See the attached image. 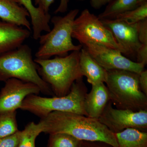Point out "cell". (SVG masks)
<instances>
[{
    "label": "cell",
    "instance_id": "cell-1",
    "mask_svg": "<svg viewBox=\"0 0 147 147\" xmlns=\"http://www.w3.org/2000/svg\"><path fill=\"white\" fill-rule=\"evenodd\" d=\"M38 123L42 132L65 133L81 141L100 142L118 147L115 134L98 119L68 112L55 111L41 118Z\"/></svg>",
    "mask_w": 147,
    "mask_h": 147
},
{
    "label": "cell",
    "instance_id": "cell-2",
    "mask_svg": "<svg viewBox=\"0 0 147 147\" xmlns=\"http://www.w3.org/2000/svg\"><path fill=\"white\" fill-rule=\"evenodd\" d=\"M80 52L72 51L67 56L52 59H34L38 65V74L50 86L55 96L68 94L74 83L83 77L79 65Z\"/></svg>",
    "mask_w": 147,
    "mask_h": 147
},
{
    "label": "cell",
    "instance_id": "cell-3",
    "mask_svg": "<svg viewBox=\"0 0 147 147\" xmlns=\"http://www.w3.org/2000/svg\"><path fill=\"white\" fill-rule=\"evenodd\" d=\"M87 91V88L82 77L74 83L68 94L52 97L31 94L24 99L20 109L30 112L41 119L55 111L76 113L87 116L84 102Z\"/></svg>",
    "mask_w": 147,
    "mask_h": 147
},
{
    "label": "cell",
    "instance_id": "cell-4",
    "mask_svg": "<svg viewBox=\"0 0 147 147\" xmlns=\"http://www.w3.org/2000/svg\"><path fill=\"white\" fill-rule=\"evenodd\" d=\"M38 65L33 59L32 50L26 44L0 55V82L17 79L33 83L39 87L40 92L54 95L51 88L38 72Z\"/></svg>",
    "mask_w": 147,
    "mask_h": 147
},
{
    "label": "cell",
    "instance_id": "cell-5",
    "mask_svg": "<svg viewBox=\"0 0 147 147\" xmlns=\"http://www.w3.org/2000/svg\"><path fill=\"white\" fill-rule=\"evenodd\" d=\"M105 84L110 100L116 108L134 112L147 110V95L139 85V74L121 70H109Z\"/></svg>",
    "mask_w": 147,
    "mask_h": 147
},
{
    "label": "cell",
    "instance_id": "cell-6",
    "mask_svg": "<svg viewBox=\"0 0 147 147\" xmlns=\"http://www.w3.org/2000/svg\"><path fill=\"white\" fill-rule=\"evenodd\" d=\"M79 12L72 9L64 16H55L51 18L53 28L40 37V46L35 54L37 59H48L54 56L64 57L69 52L80 51L83 46L76 45L72 41L74 22Z\"/></svg>",
    "mask_w": 147,
    "mask_h": 147
},
{
    "label": "cell",
    "instance_id": "cell-7",
    "mask_svg": "<svg viewBox=\"0 0 147 147\" xmlns=\"http://www.w3.org/2000/svg\"><path fill=\"white\" fill-rule=\"evenodd\" d=\"M71 37L82 45L94 42L118 50L123 54L111 30L88 9L82 11L74 22Z\"/></svg>",
    "mask_w": 147,
    "mask_h": 147
},
{
    "label": "cell",
    "instance_id": "cell-8",
    "mask_svg": "<svg viewBox=\"0 0 147 147\" xmlns=\"http://www.w3.org/2000/svg\"><path fill=\"white\" fill-rule=\"evenodd\" d=\"M109 100L98 119L109 129L117 133L129 128L145 131L147 129V110L134 112L114 108Z\"/></svg>",
    "mask_w": 147,
    "mask_h": 147
},
{
    "label": "cell",
    "instance_id": "cell-9",
    "mask_svg": "<svg viewBox=\"0 0 147 147\" xmlns=\"http://www.w3.org/2000/svg\"><path fill=\"white\" fill-rule=\"evenodd\" d=\"M82 46L107 71L125 70L139 74L144 70V64L131 61L118 50L94 42L86 43Z\"/></svg>",
    "mask_w": 147,
    "mask_h": 147
},
{
    "label": "cell",
    "instance_id": "cell-10",
    "mask_svg": "<svg viewBox=\"0 0 147 147\" xmlns=\"http://www.w3.org/2000/svg\"><path fill=\"white\" fill-rule=\"evenodd\" d=\"M40 92L39 87L34 84L14 78L8 79L0 92V114L16 111L27 96Z\"/></svg>",
    "mask_w": 147,
    "mask_h": 147
},
{
    "label": "cell",
    "instance_id": "cell-11",
    "mask_svg": "<svg viewBox=\"0 0 147 147\" xmlns=\"http://www.w3.org/2000/svg\"><path fill=\"white\" fill-rule=\"evenodd\" d=\"M102 23L110 29L127 56L136 57L142 44L137 35V24H129L118 19H103Z\"/></svg>",
    "mask_w": 147,
    "mask_h": 147
},
{
    "label": "cell",
    "instance_id": "cell-12",
    "mask_svg": "<svg viewBox=\"0 0 147 147\" xmlns=\"http://www.w3.org/2000/svg\"><path fill=\"white\" fill-rule=\"evenodd\" d=\"M30 34L23 27L0 21V55L18 48Z\"/></svg>",
    "mask_w": 147,
    "mask_h": 147
},
{
    "label": "cell",
    "instance_id": "cell-13",
    "mask_svg": "<svg viewBox=\"0 0 147 147\" xmlns=\"http://www.w3.org/2000/svg\"><path fill=\"white\" fill-rule=\"evenodd\" d=\"M109 100L108 89L104 83L92 85L90 92L87 93L84 99L87 117L98 119Z\"/></svg>",
    "mask_w": 147,
    "mask_h": 147
},
{
    "label": "cell",
    "instance_id": "cell-14",
    "mask_svg": "<svg viewBox=\"0 0 147 147\" xmlns=\"http://www.w3.org/2000/svg\"><path fill=\"white\" fill-rule=\"evenodd\" d=\"M28 17V12L21 5L20 0H0V18L3 21L25 27L31 31Z\"/></svg>",
    "mask_w": 147,
    "mask_h": 147
},
{
    "label": "cell",
    "instance_id": "cell-15",
    "mask_svg": "<svg viewBox=\"0 0 147 147\" xmlns=\"http://www.w3.org/2000/svg\"><path fill=\"white\" fill-rule=\"evenodd\" d=\"M79 65L83 76L91 85L99 83H106L108 71L100 66L84 47L80 50Z\"/></svg>",
    "mask_w": 147,
    "mask_h": 147
},
{
    "label": "cell",
    "instance_id": "cell-16",
    "mask_svg": "<svg viewBox=\"0 0 147 147\" xmlns=\"http://www.w3.org/2000/svg\"><path fill=\"white\" fill-rule=\"evenodd\" d=\"M21 5L28 12L30 17L33 30V38L38 40L43 32H50L51 29L49 25L51 16L41 9L34 5L32 0H20Z\"/></svg>",
    "mask_w": 147,
    "mask_h": 147
},
{
    "label": "cell",
    "instance_id": "cell-17",
    "mask_svg": "<svg viewBox=\"0 0 147 147\" xmlns=\"http://www.w3.org/2000/svg\"><path fill=\"white\" fill-rule=\"evenodd\" d=\"M118 147H147V133L137 129H126L115 133Z\"/></svg>",
    "mask_w": 147,
    "mask_h": 147
},
{
    "label": "cell",
    "instance_id": "cell-18",
    "mask_svg": "<svg viewBox=\"0 0 147 147\" xmlns=\"http://www.w3.org/2000/svg\"><path fill=\"white\" fill-rule=\"evenodd\" d=\"M137 7V0H113L98 17L100 20L115 19L121 13Z\"/></svg>",
    "mask_w": 147,
    "mask_h": 147
},
{
    "label": "cell",
    "instance_id": "cell-19",
    "mask_svg": "<svg viewBox=\"0 0 147 147\" xmlns=\"http://www.w3.org/2000/svg\"><path fill=\"white\" fill-rule=\"evenodd\" d=\"M42 132L39 123L31 122L28 124L24 130L21 131L18 147H35L36 139Z\"/></svg>",
    "mask_w": 147,
    "mask_h": 147
},
{
    "label": "cell",
    "instance_id": "cell-20",
    "mask_svg": "<svg viewBox=\"0 0 147 147\" xmlns=\"http://www.w3.org/2000/svg\"><path fill=\"white\" fill-rule=\"evenodd\" d=\"M16 111L0 114V138L7 137L18 131Z\"/></svg>",
    "mask_w": 147,
    "mask_h": 147
},
{
    "label": "cell",
    "instance_id": "cell-21",
    "mask_svg": "<svg viewBox=\"0 0 147 147\" xmlns=\"http://www.w3.org/2000/svg\"><path fill=\"white\" fill-rule=\"evenodd\" d=\"M82 141L65 133L50 134L48 147H80Z\"/></svg>",
    "mask_w": 147,
    "mask_h": 147
},
{
    "label": "cell",
    "instance_id": "cell-22",
    "mask_svg": "<svg viewBox=\"0 0 147 147\" xmlns=\"http://www.w3.org/2000/svg\"><path fill=\"white\" fill-rule=\"evenodd\" d=\"M115 18L129 24H136L144 20L147 18V2L132 10L121 13Z\"/></svg>",
    "mask_w": 147,
    "mask_h": 147
},
{
    "label": "cell",
    "instance_id": "cell-23",
    "mask_svg": "<svg viewBox=\"0 0 147 147\" xmlns=\"http://www.w3.org/2000/svg\"><path fill=\"white\" fill-rule=\"evenodd\" d=\"M34 5L36 7L41 9L46 13H49L50 6L55 2V0H34ZM69 0H60L59 5L55 10V13H65L68 9Z\"/></svg>",
    "mask_w": 147,
    "mask_h": 147
},
{
    "label": "cell",
    "instance_id": "cell-24",
    "mask_svg": "<svg viewBox=\"0 0 147 147\" xmlns=\"http://www.w3.org/2000/svg\"><path fill=\"white\" fill-rule=\"evenodd\" d=\"M21 134V131L18 130L14 134L0 138V147H18Z\"/></svg>",
    "mask_w": 147,
    "mask_h": 147
},
{
    "label": "cell",
    "instance_id": "cell-25",
    "mask_svg": "<svg viewBox=\"0 0 147 147\" xmlns=\"http://www.w3.org/2000/svg\"><path fill=\"white\" fill-rule=\"evenodd\" d=\"M137 35L140 43L147 45V18L137 24Z\"/></svg>",
    "mask_w": 147,
    "mask_h": 147
},
{
    "label": "cell",
    "instance_id": "cell-26",
    "mask_svg": "<svg viewBox=\"0 0 147 147\" xmlns=\"http://www.w3.org/2000/svg\"><path fill=\"white\" fill-rule=\"evenodd\" d=\"M136 57L137 62L144 64L145 65L147 63V45L142 44L137 51Z\"/></svg>",
    "mask_w": 147,
    "mask_h": 147
},
{
    "label": "cell",
    "instance_id": "cell-27",
    "mask_svg": "<svg viewBox=\"0 0 147 147\" xmlns=\"http://www.w3.org/2000/svg\"><path fill=\"white\" fill-rule=\"evenodd\" d=\"M139 85L141 90L147 95V70H143L139 74Z\"/></svg>",
    "mask_w": 147,
    "mask_h": 147
},
{
    "label": "cell",
    "instance_id": "cell-28",
    "mask_svg": "<svg viewBox=\"0 0 147 147\" xmlns=\"http://www.w3.org/2000/svg\"><path fill=\"white\" fill-rule=\"evenodd\" d=\"M113 0H90L92 7L95 9H99L103 6L109 3Z\"/></svg>",
    "mask_w": 147,
    "mask_h": 147
},
{
    "label": "cell",
    "instance_id": "cell-29",
    "mask_svg": "<svg viewBox=\"0 0 147 147\" xmlns=\"http://www.w3.org/2000/svg\"><path fill=\"white\" fill-rule=\"evenodd\" d=\"M147 2V0H137V7L142 5L143 4Z\"/></svg>",
    "mask_w": 147,
    "mask_h": 147
},
{
    "label": "cell",
    "instance_id": "cell-30",
    "mask_svg": "<svg viewBox=\"0 0 147 147\" xmlns=\"http://www.w3.org/2000/svg\"><path fill=\"white\" fill-rule=\"evenodd\" d=\"M80 147H91L87 146H83V145L82 144H82H81V146H80Z\"/></svg>",
    "mask_w": 147,
    "mask_h": 147
},
{
    "label": "cell",
    "instance_id": "cell-31",
    "mask_svg": "<svg viewBox=\"0 0 147 147\" xmlns=\"http://www.w3.org/2000/svg\"><path fill=\"white\" fill-rule=\"evenodd\" d=\"M78 1H85V0H78Z\"/></svg>",
    "mask_w": 147,
    "mask_h": 147
}]
</instances>
